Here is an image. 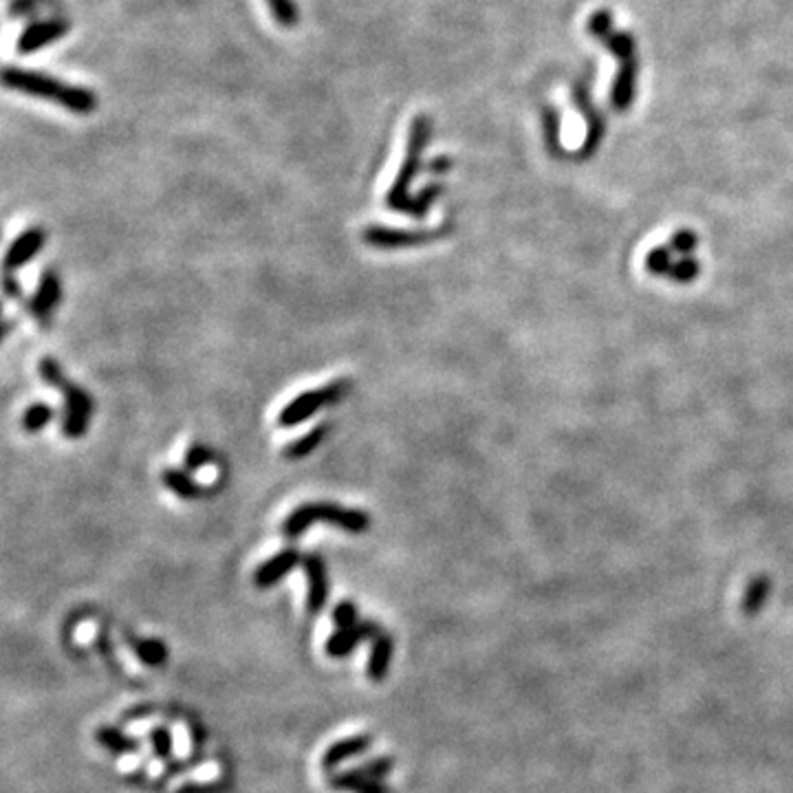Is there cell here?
<instances>
[{
    "label": "cell",
    "instance_id": "1",
    "mask_svg": "<svg viewBox=\"0 0 793 793\" xmlns=\"http://www.w3.org/2000/svg\"><path fill=\"white\" fill-rule=\"evenodd\" d=\"M3 82L7 89L31 97H40V100L56 102L75 115H91L97 108V97L93 91L84 89V86H75L56 78H49V75L38 71L7 67L3 73Z\"/></svg>",
    "mask_w": 793,
    "mask_h": 793
},
{
    "label": "cell",
    "instance_id": "2",
    "mask_svg": "<svg viewBox=\"0 0 793 793\" xmlns=\"http://www.w3.org/2000/svg\"><path fill=\"white\" fill-rule=\"evenodd\" d=\"M313 523H329L340 527L346 534H364L371 527V516L364 509L342 507L335 503H304L293 509L282 523V534L289 540L300 538Z\"/></svg>",
    "mask_w": 793,
    "mask_h": 793
},
{
    "label": "cell",
    "instance_id": "3",
    "mask_svg": "<svg viewBox=\"0 0 793 793\" xmlns=\"http://www.w3.org/2000/svg\"><path fill=\"white\" fill-rule=\"evenodd\" d=\"M430 135H432V119L428 115H417L415 119H412L404 161H401V168L397 172L393 186H390V190L386 194V205L393 212H399V214L408 212V205L412 199L410 188L421 170V159H423V152H426V148H428Z\"/></svg>",
    "mask_w": 793,
    "mask_h": 793
},
{
    "label": "cell",
    "instance_id": "4",
    "mask_svg": "<svg viewBox=\"0 0 793 793\" xmlns=\"http://www.w3.org/2000/svg\"><path fill=\"white\" fill-rule=\"evenodd\" d=\"M351 393V382L349 379H335V382L307 390V393H300L298 397H293L289 404L280 410L278 415V426L280 428H298L300 423L311 419L313 415H318L320 410L327 406L338 404L340 399Z\"/></svg>",
    "mask_w": 793,
    "mask_h": 793
},
{
    "label": "cell",
    "instance_id": "5",
    "mask_svg": "<svg viewBox=\"0 0 793 793\" xmlns=\"http://www.w3.org/2000/svg\"><path fill=\"white\" fill-rule=\"evenodd\" d=\"M450 230L448 227H437V230H401V227H388V225H368L362 238L364 243L373 245L377 249H404V247H419L423 243L439 241Z\"/></svg>",
    "mask_w": 793,
    "mask_h": 793
},
{
    "label": "cell",
    "instance_id": "6",
    "mask_svg": "<svg viewBox=\"0 0 793 793\" xmlns=\"http://www.w3.org/2000/svg\"><path fill=\"white\" fill-rule=\"evenodd\" d=\"M58 390L64 395L62 432L69 439H80L89 430V421L93 415V397L78 384H71L69 379H64Z\"/></svg>",
    "mask_w": 793,
    "mask_h": 793
},
{
    "label": "cell",
    "instance_id": "7",
    "mask_svg": "<svg viewBox=\"0 0 793 793\" xmlns=\"http://www.w3.org/2000/svg\"><path fill=\"white\" fill-rule=\"evenodd\" d=\"M67 31H69V23L64 18H49V20H42V23H34V25H29L23 34H20V38L16 42V51L20 53V56H31V53H36L40 49L53 45V42L62 40Z\"/></svg>",
    "mask_w": 793,
    "mask_h": 793
},
{
    "label": "cell",
    "instance_id": "8",
    "mask_svg": "<svg viewBox=\"0 0 793 793\" xmlns=\"http://www.w3.org/2000/svg\"><path fill=\"white\" fill-rule=\"evenodd\" d=\"M60 300H62L60 276L53 269H47L45 274L40 276V285L34 293V298L29 300V311L38 322L49 324L51 313L58 309Z\"/></svg>",
    "mask_w": 793,
    "mask_h": 793
},
{
    "label": "cell",
    "instance_id": "9",
    "mask_svg": "<svg viewBox=\"0 0 793 793\" xmlns=\"http://www.w3.org/2000/svg\"><path fill=\"white\" fill-rule=\"evenodd\" d=\"M302 569L307 573L309 580V595H307V611L320 613L324 604L329 600V578H327V564L318 553H309L302 558Z\"/></svg>",
    "mask_w": 793,
    "mask_h": 793
},
{
    "label": "cell",
    "instance_id": "10",
    "mask_svg": "<svg viewBox=\"0 0 793 793\" xmlns=\"http://www.w3.org/2000/svg\"><path fill=\"white\" fill-rule=\"evenodd\" d=\"M45 243H47V234H45V230H42V227H31V230L20 234L16 241L9 245L7 254H5L7 274H12V271L31 263V260H34L42 252Z\"/></svg>",
    "mask_w": 793,
    "mask_h": 793
},
{
    "label": "cell",
    "instance_id": "11",
    "mask_svg": "<svg viewBox=\"0 0 793 793\" xmlns=\"http://www.w3.org/2000/svg\"><path fill=\"white\" fill-rule=\"evenodd\" d=\"M302 558L304 556L296 547L282 549L274 558H269L267 562L260 564L254 575L256 586L258 589H271V586H276L285 575H289L298 564H302Z\"/></svg>",
    "mask_w": 793,
    "mask_h": 793
},
{
    "label": "cell",
    "instance_id": "12",
    "mask_svg": "<svg viewBox=\"0 0 793 793\" xmlns=\"http://www.w3.org/2000/svg\"><path fill=\"white\" fill-rule=\"evenodd\" d=\"M379 635H382V630H379L375 622H360L353 628L338 630V633L331 635V639L327 642V655L333 659H342L346 655H351L357 646L366 642V639H377Z\"/></svg>",
    "mask_w": 793,
    "mask_h": 793
},
{
    "label": "cell",
    "instance_id": "13",
    "mask_svg": "<svg viewBox=\"0 0 793 793\" xmlns=\"http://www.w3.org/2000/svg\"><path fill=\"white\" fill-rule=\"evenodd\" d=\"M373 747V738L366 736V734H357V736H349V738H342V741L333 743L327 754L322 758V769L324 771H333L335 767H340L344 760L360 756L368 749Z\"/></svg>",
    "mask_w": 793,
    "mask_h": 793
},
{
    "label": "cell",
    "instance_id": "14",
    "mask_svg": "<svg viewBox=\"0 0 793 793\" xmlns=\"http://www.w3.org/2000/svg\"><path fill=\"white\" fill-rule=\"evenodd\" d=\"M161 483H164L172 494H177L183 501H197V498L208 496V490L203 485L192 479L188 472L177 470V467H168L161 474Z\"/></svg>",
    "mask_w": 793,
    "mask_h": 793
},
{
    "label": "cell",
    "instance_id": "15",
    "mask_svg": "<svg viewBox=\"0 0 793 793\" xmlns=\"http://www.w3.org/2000/svg\"><path fill=\"white\" fill-rule=\"evenodd\" d=\"M329 785L333 789L340 791H353V793H390V789L375 778L362 776L357 769L342 771V774H335L329 778Z\"/></svg>",
    "mask_w": 793,
    "mask_h": 793
},
{
    "label": "cell",
    "instance_id": "16",
    "mask_svg": "<svg viewBox=\"0 0 793 793\" xmlns=\"http://www.w3.org/2000/svg\"><path fill=\"white\" fill-rule=\"evenodd\" d=\"M390 661H393V639L390 635H379L373 648H371V657H368V679L371 681H382L388 675V668H390Z\"/></svg>",
    "mask_w": 793,
    "mask_h": 793
},
{
    "label": "cell",
    "instance_id": "17",
    "mask_svg": "<svg viewBox=\"0 0 793 793\" xmlns=\"http://www.w3.org/2000/svg\"><path fill=\"white\" fill-rule=\"evenodd\" d=\"M331 432V426L327 421L324 423H318V426H315L313 430H309L307 434H304V437H300V439H296L293 443H289L287 448H285V456L287 459H291V461H298V459H304V456H309L311 452H315L320 448L322 445V441L327 439V434Z\"/></svg>",
    "mask_w": 793,
    "mask_h": 793
},
{
    "label": "cell",
    "instance_id": "18",
    "mask_svg": "<svg viewBox=\"0 0 793 793\" xmlns=\"http://www.w3.org/2000/svg\"><path fill=\"white\" fill-rule=\"evenodd\" d=\"M443 192H445V188L441 186V183H428V186H423L419 190V194H415V197L410 199L406 214L412 216L415 221H423L428 216L434 201H437Z\"/></svg>",
    "mask_w": 793,
    "mask_h": 793
},
{
    "label": "cell",
    "instance_id": "19",
    "mask_svg": "<svg viewBox=\"0 0 793 793\" xmlns=\"http://www.w3.org/2000/svg\"><path fill=\"white\" fill-rule=\"evenodd\" d=\"M97 743L113 754H133L139 749V743L135 738L122 734L119 730H115V727H102V730L97 732Z\"/></svg>",
    "mask_w": 793,
    "mask_h": 793
},
{
    "label": "cell",
    "instance_id": "20",
    "mask_svg": "<svg viewBox=\"0 0 793 793\" xmlns=\"http://www.w3.org/2000/svg\"><path fill=\"white\" fill-rule=\"evenodd\" d=\"M53 417H56V410H53L47 401H38V404H31L23 415V428L29 434H36L40 430H45Z\"/></svg>",
    "mask_w": 793,
    "mask_h": 793
},
{
    "label": "cell",
    "instance_id": "21",
    "mask_svg": "<svg viewBox=\"0 0 793 793\" xmlns=\"http://www.w3.org/2000/svg\"><path fill=\"white\" fill-rule=\"evenodd\" d=\"M769 595V580L767 578H756L752 584L747 586L745 600H743V611L747 615H756L760 608L765 606V600Z\"/></svg>",
    "mask_w": 793,
    "mask_h": 793
},
{
    "label": "cell",
    "instance_id": "22",
    "mask_svg": "<svg viewBox=\"0 0 793 793\" xmlns=\"http://www.w3.org/2000/svg\"><path fill=\"white\" fill-rule=\"evenodd\" d=\"M135 653L146 666H161L168 659L166 644L157 642V639H144V642H139L135 646Z\"/></svg>",
    "mask_w": 793,
    "mask_h": 793
},
{
    "label": "cell",
    "instance_id": "23",
    "mask_svg": "<svg viewBox=\"0 0 793 793\" xmlns=\"http://www.w3.org/2000/svg\"><path fill=\"white\" fill-rule=\"evenodd\" d=\"M265 3L280 27L291 29L298 25V9L293 5V0H265Z\"/></svg>",
    "mask_w": 793,
    "mask_h": 793
},
{
    "label": "cell",
    "instance_id": "24",
    "mask_svg": "<svg viewBox=\"0 0 793 793\" xmlns=\"http://www.w3.org/2000/svg\"><path fill=\"white\" fill-rule=\"evenodd\" d=\"M393 767H395L393 758H390V756H377L373 760H368V763H364L362 767H357V771H360V774L366 776V778L382 780L384 776L390 774V771H393Z\"/></svg>",
    "mask_w": 793,
    "mask_h": 793
},
{
    "label": "cell",
    "instance_id": "25",
    "mask_svg": "<svg viewBox=\"0 0 793 793\" xmlns=\"http://www.w3.org/2000/svg\"><path fill=\"white\" fill-rule=\"evenodd\" d=\"M214 461V454L210 448H205L203 443H192L186 452V470L194 472L201 470V467L210 465Z\"/></svg>",
    "mask_w": 793,
    "mask_h": 793
},
{
    "label": "cell",
    "instance_id": "26",
    "mask_svg": "<svg viewBox=\"0 0 793 793\" xmlns=\"http://www.w3.org/2000/svg\"><path fill=\"white\" fill-rule=\"evenodd\" d=\"M333 624L340 630L353 628L355 624H360V613H357V606L353 602H340L333 611Z\"/></svg>",
    "mask_w": 793,
    "mask_h": 793
},
{
    "label": "cell",
    "instance_id": "27",
    "mask_svg": "<svg viewBox=\"0 0 793 793\" xmlns=\"http://www.w3.org/2000/svg\"><path fill=\"white\" fill-rule=\"evenodd\" d=\"M38 371H40V377L45 379V382L49 386H53V388H58L64 382V379H67V377H64L60 362L53 360V357H42Z\"/></svg>",
    "mask_w": 793,
    "mask_h": 793
},
{
    "label": "cell",
    "instance_id": "28",
    "mask_svg": "<svg viewBox=\"0 0 793 793\" xmlns=\"http://www.w3.org/2000/svg\"><path fill=\"white\" fill-rule=\"evenodd\" d=\"M150 741L152 747H155V754L159 758H168L172 752V734L168 727H155V730L150 732Z\"/></svg>",
    "mask_w": 793,
    "mask_h": 793
},
{
    "label": "cell",
    "instance_id": "29",
    "mask_svg": "<svg viewBox=\"0 0 793 793\" xmlns=\"http://www.w3.org/2000/svg\"><path fill=\"white\" fill-rule=\"evenodd\" d=\"M47 3L49 0H12V5H9V16L16 18V16L38 12V9L45 7Z\"/></svg>",
    "mask_w": 793,
    "mask_h": 793
},
{
    "label": "cell",
    "instance_id": "30",
    "mask_svg": "<svg viewBox=\"0 0 793 793\" xmlns=\"http://www.w3.org/2000/svg\"><path fill=\"white\" fill-rule=\"evenodd\" d=\"M672 245H675L677 252H692L694 245H697V236H694L690 230H683V232H679L675 236V241H672Z\"/></svg>",
    "mask_w": 793,
    "mask_h": 793
},
{
    "label": "cell",
    "instance_id": "31",
    "mask_svg": "<svg viewBox=\"0 0 793 793\" xmlns=\"http://www.w3.org/2000/svg\"><path fill=\"white\" fill-rule=\"evenodd\" d=\"M450 168H452V159H450V157H437V159H432V161H430V166H428V170L432 172L434 177L445 175V172H448Z\"/></svg>",
    "mask_w": 793,
    "mask_h": 793
},
{
    "label": "cell",
    "instance_id": "32",
    "mask_svg": "<svg viewBox=\"0 0 793 793\" xmlns=\"http://www.w3.org/2000/svg\"><path fill=\"white\" fill-rule=\"evenodd\" d=\"M5 293H7L9 298H20V296H23V289H20V285L12 278V274L5 276Z\"/></svg>",
    "mask_w": 793,
    "mask_h": 793
},
{
    "label": "cell",
    "instance_id": "33",
    "mask_svg": "<svg viewBox=\"0 0 793 793\" xmlns=\"http://www.w3.org/2000/svg\"><path fill=\"white\" fill-rule=\"evenodd\" d=\"M208 791H214V787L212 785H186V787H181L177 793H208Z\"/></svg>",
    "mask_w": 793,
    "mask_h": 793
}]
</instances>
